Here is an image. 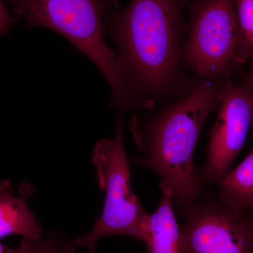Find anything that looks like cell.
I'll list each match as a JSON object with an SVG mask.
<instances>
[{
  "label": "cell",
  "mask_w": 253,
  "mask_h": 253,
  "mask_svg": "<svg viewBox=\"0 0 253 253\" xmlns=\"http://www.w3.org/2000/svg\"><path fill=\"white\" fill-rule=\"evenodd\" d=\"M181 210L184 253H253V213L233 209L217 194L204 191Z\"/></svg>",
  "instance_id": "obj_6"
},
{
  "label": "cell",
  "mask_w": 253,
  "mask_h": 253,
  "mask_svg": "<svg viewBox=\"0 0 253 253\" xmlns=\"http://www.w3.org/2000/svg\"><path fill=\"white\" fill-rule=\"evenodd\" d=\"M33 194V186L28 183L16 188L9 180H0V239L16 234L42 241L41 224L28 206Z\"/></svg>",
  "instance_id": "obj_8"
},
{
  "label": "cell",
  "mask_w": 253,
  "mask_h": 253,
  "mask_svg": "<svg viewBox=\"0 0 253 253\" xmlns=\"http://www.w3.org/2000/svg\"><path fill=\"white\" fill-rule=\"evenodd\" d=\"M74 246L55 233L38 243L35 253H74Z\"/></svg>",
  "instance_id": "obj_12"
},
{
  "label": "cell",
  "mask_w": 253,
  "mask_h": 253,
  "mask_svg": "<svg viewBox=\"0 0 253 253\" xmlns=\"http://www.w3.org/2000/svg\"><path fill=\"white\" fill-rule=\"evenodd\" d=\"M5 1L0 0V36L9 34L11 28L21 21L12 12H10L5 5Z\"/></svg>",
  "instance_id": "obj_13"
},
{
  "label": "cell",
  "mask_w": 253,
  "mask_h": 253,
  "mask_svg": "<svg viewBox=\"0 0 253 253\" xmlns=\"http://www.w3.org/2000/svg\"><path fill=\"white\" fill-rule=\"evenodd\" d=\"M249 66V71L245 75L244 81H243L241 84H243V85L249 88L250 90L252 91L253 93V62L250 63ZM252 129L253 130V123Z\"/></svg>",
  "instance_id": "obj_14"
},
{
  "label": "cell",
  "mask_w": 253,
  "mask_h": 253,
  "mask_svg": "<svg viewBox=\"0 0 253 253\" xmlns=\"http://www.w3.org/2000/svg\"><path fill=\"white\" fill-rule=\"evenodd\" d=\"M227 78L198 80L184 97L133 113L129 121L141 154L131 162L155 173L160 189L169 190L179 207L193 204L204 191L194 164L195 149L205 123L217 112Z\"/></svg>",
  "instance_id": "obj_2"
},
{
  "label": "cell",
  "mask_w": 253,
  "mask_h": 253,
  "mask_svg": "<svg viewBox=\"0 0 253 253\" xmlns=\"http://www.w3.org/2000/svg\"><path fill=\"white\" fill-rule=\"evenodd\" d=\"M123 129L124 120L120 114L112 139H101L95 145L91 159L98 183L105 194L104 208L91 231L73 241L75 246L89 249L96 247L100 238L116 235L145 242L149 214L131 187Z\"/></svg>",
  "instance_id": "obj_4"
},
{
  "label": "cell",
  "mask_w": 253,
  "mask_h": 253,
  "mask_svg": "<svg viewBox=\"0 0 253 253\" xmlns=\"http://www.w3.org/2000/svg\"><path fill=\"white\" fill-rule=\"evenodd\" d=\"M210 134L206 162L199 169L203 184H212L225 175L244 147L253 123V93L226 79Z\"/></svg>",
  "instance_id": "obj_7"
},
{
  "label": "cell",
  "mask_w": 253,
  "mask_h": 253,
  "mask_svg": "<svg viewBox=\"0 0 253 253\" xmlns=\"http://www.w3.org/2000/svg\"><path fill=\"white\" fill-rule=\"evenodd\" d=\"M188 0H131L120 10L110 0L103 31L117 48L116 74L128 113L149 111L185 96L198 80L184 71L181 50Z\"/></svg>",
  "instance_id": "obj_1"
},
{
  "label": "cell",
  "mask_w": 253,
  "mask_h": 253,
  "mask_svg": "<svg viewBox=\"0 0 253 253\" xmlns=\"http://www.w3.org/2000/svg\"><path fill=\"white\" fill-rule=\"evenodd\" d=\"M89 250H90V253H96V247L91 248Z\"/></svg>",
  "instance_id": "obj_15"
},
{
  "label": "cell",
  "mask_w": 253,
  "mask_h": 253,
  "mask_svg": "<svg viewBox=\"0 0 253 253\" xmlns=\"http://www.w3.org/2000/svg\"><path fill=\"white\" fill-rule=\"evenodd\" d=\"M238 24L234 66L253 62V0H234Z\"/></svg>",
  "instance_id": "obj_11"
},
{
  "label": "cell",
  "mask_w": 253,
  "mask_h": 253,
  "mask_svg": "<svg viewBox=\"0 0 253 253\" xmlns=\"http://www.w3.org/2000/svg\"><path fill=\"white\" fill-rule=\"evenodd\" d=\"M181 63L196 80L231 77L238 24L234 0H188Z\"/></svg>",
  "instance_id": "obj_5"
},
{
  "label": "cell",
  "mask_w": 253,
  "mask_h": 253,
  "mask_svg": "<svg viewBox=\"0 0 253 253\" xmlns=\"http://www.w3.org/2000/svg\"><path fill=\"white\" fill-rule=\"evenodd\" d=\"M214 185L218 198L226 206L253 213V149Z\"/></svg>",
  "instance_id": "obj_10"
},
{
  "label": "cell",
  "mask_w": 253,
  "mask_h": 253,
  "mask_svg": "<svg viewBox=\"0 0 253 253\" xmlns=\"http://www.w3.org/2000/svg\"><path fill=\"white\" fill-rule=\"evenodd\" d=\"M161 194L157 208L149 214L144 242L146 253H184L172 193L169 190L162 189Z\"/></svg>",
  "instance_id": "obj_9"
},
{
  "label": "cell",
  "mask_w": 253,
  "mask_h": 253,
  "mask_svg": "<svg viewBox=\"0 0 253 253\" xmlns=\"http://www.w3.org/2000/svg\"><path fill=\"white\" fill-rule=\"evenodd\" d=\"M13 14L28 28L57 32L99 68L111 89L110 106L120 113L127 110L126 95L116 74V51L104 41L103 20L110 0H6Z\"/></svg>",
  "instance_id": "obj_3"
}]
</instances>
